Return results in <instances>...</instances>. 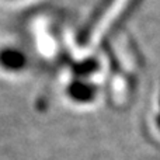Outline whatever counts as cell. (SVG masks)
I'll list each match as a JSON object with an SVG mask.
<instances>
[{
  "instance_id": "1",
  "label": "cell",
  "mask_w": 160,
  "mask_h": 160,
  "mask_svg": "<svg viewBox=\"0 0 160 160\" xmlns=\"http://www.w3.org/2000/svg\"><path fill=\"white\" fill-rule=\"evenodd\" d=\"M115 3H117V0H98V3H97V4L94 6V8L91 10L88 18L86 20V22L78 31L76 42H78L79 45L83 47V45L88 44V41H90V38L93 37L98 22L104 18V16L108 13V10H110Z\"/></svg>"
},
{
  "instance_id": "2",
  "label": "cell",
  "mask_w": 160,
  "mask_h": 160,
  "mask_svg": "<svg viewBox=\"0 0 160 160\" xmlns=\"http://www.w3.org/2000/svg\"><path fill=\"white\" fill-rule=\"evenodd\" d=\"M97 93H98V87L88 80L75 79L66 87V94L69 96V98L79 104H87L94 101Z\"/></svg>"
},
{
  "instance_id": "3",
  "label": "cell",
  "mask_w": 160,
  "mask_h": 160,
  "mask_svg": "<svg viewBox=\"0 0 160 160\" xmlns=\"http://www.w3.org/2000/svg\"><path fill=\"white\" fill-rule=\"evenodd\" d=\"M27 66V56L22 51L13 47L0 49V68L7 72H20Z\"/></svg>"
},
{
  "instance_id": "4",
  "label": "cell",
  "mask_w": 160,
  "mask_h": 160,
  "mask_svg": "<svg viewBox=\"0 0 160 160\" xmlns=\"http://www.w3.org/2000/svg\"><path fill=\"white\" fill-rule=\"evenodd\" d=\"M100 69V62L96 58H84L82 61H78L72 65L70 70L75 75L76 79L87 80L90 76H93Z\"/></svg>"
},
{
  "instance_id": "5",
  "label": "cell",
  "mask_w": 160,
  "mask_h": 160,
  "mask_svg": "<svg viewBox=\"0 0 160 160\" xmlns=\"http://www.w3.org/2000/svg\"><path fill=\"white\" fill-rule=\"evenodd\" d=\"M156 124H158V127L160 128V114L158 115V118H156Z\"/></svg>"
}]
</instances>
